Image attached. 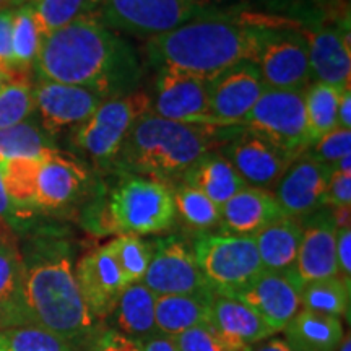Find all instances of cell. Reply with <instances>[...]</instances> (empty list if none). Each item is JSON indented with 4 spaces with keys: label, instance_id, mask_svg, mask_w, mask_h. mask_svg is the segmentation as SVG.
<instances>
[{
    "label": "cell",
    "instance_id": "cell-1",
    "mask_svg": "<svg viewBox=\"0 0 351 351\" xmlns=\"http://www.w3.org/2000/svg\"><path fill=\"white\" fill-rule=\"evenodd\" d=\"M34 70L38 78L88 88L104 99L132 93L140 77L134 49L90 13L41 39Z\"/></svg>",
    "mask_w": 351,
    "mask_h": 351
},
{
    "label": "cell",
    "instance_id": "cell-2",
    "mask_svg": "<svg viewBox=\"0 0 351 351\" xmlns=\"http://www.w3.org/2000/svg\"><path fill=\"white\" fill-rule=\"evenodd\" d=\"M20 256L23 300L32 324L82 350L93 339L96 322L78 289L72 245L46 232L26 241Z\"/></svg>",
    "mask_w": 351,
    "mask_h": 351
},
{
    "label": "cell",
    "instance_id": "cell-3",
    "mask_svg": "<svg viewBox=\"0 0 351 351\" xmlns=\"http://www.w3.org/2000/svg\"><path fill=\"white\" fill-rule=\"evenodd\" d=\"M270 21L230 19L215 13L148 39L152 62L161 70L212 80L243 62H256L262 33Z\"/></svg>",
    "mask_w": 351,
    "mask_h": 351
},
{
    "label": "cell",
    "instance_id": "cell-4",
    "mask_svg": "<svg viewBox=\"0 0 351 351\" xmlns=\"http://www.w3.org/2000/svg\"><path fill=\"white\" fill-rule=\"evenodd\" d=\"M221 130L223 127L186 124L148 112L130 130L121 153L130 169L165 182L186 176L210 150L226 143L230 135Z\"/></svg>",
    "mask_w": 351,
    "mask_h": 351
},
{
    "label": "cell",
    "instance_id": "cell-5",
    "mask_svg": "<svg viewBox=\"0 0 351 351\" xmlns=\"http://www.w3.org/2000/svg\"><path fill=\"white\" fill-rule=\"evenodd\" d=\"M111 231L147 236L169 230L176 219L173 191L156 179L130 178L112 191L108 204Z\"/></svg>",
    "mask_w": 351,
    "mask_h": 351
},
{
    "label": "cell",
    "instance_id": "cell-6",
    "mask_svg": "<svg viewBox=\"0 0 351 351\" xmlns=\"http://www.w3.org/2000/svg\"><path fill=\"white\" fill-rule=\"evenodd\" d=\"M101 23L116 32L152 39L210 15L205 0H98Z\"/></svg>",
    "mask_w": 351,
    "mask_h": 351
},
{
    "label": "cell",
    "instance_id": "cell-7",
    "mask_svg": "<svg viewBox=\"0 0 351 351\" xmlns=\"http://www.w3.org/2000/svg\"><path fill=\"white\" fill-rule=\"evenodd\" d=\"M192 251L210 288L221 295L244 288L263 271L254 238L202 232Z\"/></svg>",
    "mask_w": 351,
    "mask_h": 351
},
{
    "label": "cell",
    "instance_id": "cell-8",
    "mask_svg": "<svg viewBox=\"0 0 351 351\" xmlns=\"http://www.w3.org/2000/svg\"><path fill=\"white\" fill-rule=\"evenodd\" d=\"M244 129L265 138L293 158L311 148L307 132L304 90L287 91L267 88L245 116Z\"/></svg>",
    "mask_w": 351,
    "mask_h": 351
},
{
    "label": "cell",
    "instance_id": "cell-9",
    "mask_svg": "<svg viewBox=\"0 0 351 351\" xmlns=\"http://www.w3.org/2000/svg\"><path fill=\"white\" fill-rule=\"evenodd\" d=\"M152 101L143 91L104 99L82 125L75 143L98 163H108L121 153L122 145L140 117L150 112Z\"/></svg>",
    "mask_w": 351,
    "mask_h": 351
},
{
    "label": "cell",
    "instance_id": "cell-10",
    "mask_svg": "<svg viewBox=\"0 0 351 351\" xmlns=\"http://www.w3.org/2000/svg\"><path fill=\"white\" fill-rule=\"evenodd\" d=\"M256 67L267 88L302 91L311 82L304 33L282 21H270L262 33Z\"/></svg>",
    "mask_w": 351,
    "mask_h": 351
},
{
    "label": "cell",
    "instance_id": "cell-11",
    "mask_svg": "<svg viewBox=\"0 0 351 351\" xmlns=\"http://www.w3.org/2000/svg\"><path fill=\"white\" fill-rule=\"evenodd\" d=\"M152 244V261L142 280L150 291L156 296L213 293L186 241L169 236Z\"/></svg>",
    "mask_w": 351,
    "mask_h": 351
},
{
    "label": "cell",
    "instance_id": "cell-12",
    "mask_svg": "<svg viewBox=\"0 0 351 351\" xmlns=\"http://www.w3.org/2000/svg\"><path fill=\"white\" fill-rule=\"evenodd\" d=\"M267 90L252 62H243L208 80L210 117L215 127L243 125L251 109Z\"/></svg>",
    "mask_w": 351,
    "mask_h": 351
},
{
    "label": "cell",
    "instance_id": "cell-13",
    "mask_svg": "<svg viewBox=\"0 0 351 351\" xmlns=\"http://www.w3.org/2000/svg\"><path fill=\"white\" fill-rule=\"evenodd\" d=\"M33 91L34 106L47 135L82 125L104 101L103 96L88 88L64 85L44 78H38Z\"/></svg>",
    "mask_w": 351,
    "mask_h": 351
},
{
    "label": "cell",
    "instance_id": "cell-14",
    "mask_svg": "<svg viewBox=\"0 0 351 351\" xmlns=\"http://www.w3.org/2000/svg\"><path fill=\"white\" fill-rule=\"evenodd\" d=\"M230 296L244 302L275 333L283 332L301 311L300 288L288 271L263 270L251 283Z\"/></svg>",
    "mask_w": 351,
    "mask_h": 351
},
{
    "label": "cell",
    "instance_id": "cell-15",
    "mask_svg": "<svg viewBox=\"0 0 351 351\" xmlns=\"http://www.w3.org/2000/svg\"><path fill=\"white\" fill-rule=\"evenodd\" d=\"M249 187L269 189L278 184L282 176L296 158L285 153L249 130H243L231 138L221 153Z\"/></svg>",
    "mask_w": 351,
    "mask_h": 351
},
{
    "label": "cell",
    "instance_id": "cell-16",
    "mask_svg": "<svg viewBox=\"0 0 351 351\" xmlns=\"http://www.w3.org/2000/svg\"><path fill=\"white\" fill-rule=\"evenodd\" d=\"M75 280L95 322L111 317L122 291L127 288V282L108 245L85 254L77 262Z\"/></svg>",
    "mask_w": 351,
    "mask_h": 351
},
{
    "label": "cell",
    "instance_id": "cell-17",
    "mask_svg": "<svg viewBox=\"0 0 351 351\" xmlns=\"http://www.w3.org/2000/svg\"><path fill=\"white\" fill-rule=\"evenodd\" d=\"M298 288L317 280L339 276L337 225L332 212H314L302 225V238L295 267L288 271Z\"/></svg>",
    "mask_w": 351,
    "mask_h": 351
},
{
    "label": "cell",
    "instance_id": "cell-18",
    "mask_svg": "<svg viewBox=\"0 0 351 351\" xmlns=\"http://www.w3.org/2000/svg\"><path fill=\"white\" fill-rule=\"evenodd\" d=\"M155 114L176 122L215 127L210 117L208 80L161 70L156 83Z\"/></svg>",
    "mask_w": 351,
    "mask_h": 351
},
{
    "label": "cell",
    "instance_id": "cell-19",
    "mask_svg": "<svg viewBox=\"0 0 351 351\" xmlns=\"http://www.w3.org/2000/svg\"><path fill=\"white\" fill-rule=\"evenodd\" d=\"M207 328L228 351H245L276 335L244 302L215 291L210 296Z\"/></svg>",
    "mask_w": 351,
    "mask_h": 351
},
{
    "label": "cell",
    "instance_id": "cell-20",
    "mask_svg": "<svg viewBox=\"0 0 351 351\" xmlns=\"http://www.w3.org/2000/svg\"><path fill=\"white\" fill-rule=\"evenodd\" d=\"M333 173L330 165L306 156L289 166L276 184L275 199L287 217H309L326 205V191Z\"/></svg>",
    "mask_w": 351,
    "mask_h": 351
},
{
    "label": "cell",
    "instance_id": "cell-21",
    "mask_svg": "<svg viewBox=\"0 0 351 351\" xmlns=\"http://www.w3.org/2000/svg\"><path fill=\"white\" fill-rule=\"evenodd\" d=\"M86 179V171L80 165L57 152L43 158L34 195V210L60 212L70 207L85 191Z\"/></svg>",
    "mask_w": 351,
    "mask_h": 351
},
{
    "label": "cell",
    "instance_id": "cell-22",
    "mask_svg": "<svg viewBox=\"0 0 351 351\" xmlns=\"http://www.w3.org/2000/svg\"><path fill=\"white\" fill-rule=\"evenodd\" d=\"M282 217L287 215L271 192L247 186L219 207L218 226L223 234L254 238Z\"/></svg>",
    "mask_w": 351,
    "mask_h": 351
},
{
    "label": "cell",
    "instance_id": "cell-23",
    "mask_svg": "<svg viewBox=\"0 0 351 351\" xmlns=\"http://www.w3.org/2000/svg\"><path fill=\"white\" fill-rule=\"evenodd\" d=\"M309 51L311 75L340 91L351 90L350 39L335 28L304 32Z\"/></svg>",
    "mask_w": 351,
    "mask_h": 351
},
{
    "label": "cell",
    "instance_id": "cell-24",
    "mask_svg": "<svg viewBox=\"0 0 351 351\" xmlns=\"http://www.w3.org/2000/svg\"><path fill=\"white\" fill-rule=\"evenodd\" d=\"M155 302L156 295L142 282L127 285L111 314L112 328L137 341L158 335Z\"/></svg>",
    "mask_w": 351,
    "mask_h": 351
},
{
    "label": "cell",
    "instance_id": "cell-25",
    "mask_svg": "<svg viewBox=\"0 0 351 351\" xmlns=\"http://www.w3.org/2000/svg\"><path fill=\"white\" fill-rule=\"evenodd\" d=\"M283 333L295 351H337L346 335L341 319L306 309L293 317Z\"/></svg>",
    "mask_w": 351,
    "mask_h": 351
},
{
    "label": "cell",
    "instance_id": "cell-26",
    "mask_svg": "<svg viewBox=\"0 0 351 351\" xmlns=\"http://www.w3.org/2000/svg\"><path fill=\"white\" fill-rule=\"evenodd\" d=\"M302 238L296 218L282 217L254 236L263 270L289 271L295 267Z\"/></svg>",
    "mask_w": 351,
    "mask_h": 351
},
{
    "label": "cell",
    "instance_id": "cell-27",
    "mask_svg": "<svg viewBox=\"0 0 351 351\" xmlns=\"http://www.w3.org/2000/svg\"><path fill=\"white\" fill-rule=\"evenodd\" d=\"M210 295L156 296L155 320L158 333L174 337L195 327H207Z\"/></svg>",
    "mask_w": 351,
    "mask_h": 351
},
{
    "label": "cell",
    "instance_id": "cell-28",
    "mask_svg": "<svg viewBox=\"0 0 351 351\" xmlns=\"http://www.w3.org/2000/svg\"><path fill=\"white\" fill-rule=\"evenodd\" d=\"M184 178H186L184 182L199 189L202 194L207 195L218 207L247 187L238 171L232 168V165L221 153L205 155L187 171Z\"/></svg>",
    "mask_w": 351,
    "mask_h": 351
},
{
    "label": "cell",
    "instance_id": "cell-29",
    "mask_svg": "<svg viewBox=\"0 0 351 351\" xmlns=\"http://www.w3.org/2000/svg\"><path fill=\"white\" fill-rule=\"evenodd\" d=\"M41 161L39 158H15L0 163L3 187L19 219L28 218L34 212V195Z\"/></svg>",
    "mask_w": 351,
    "mask_h": 351
},
{
    "label": "cell",
    "instance_id": "cell-30",
    "mask_svg": "<svg viewBox=\"0 0 351 351\" xmlns=\"http://www.w3.org/2000/svg\"><path fill=\"white\" fill-rule=\"evenodd\" d=\"M0 307L19 320L32 324L23 300V265L19 247L12 239L0 241Z\"/></svg>",
    "mask_w": 351,
    "mask_h": 351
},
{
    "label": "cell",
    "instance_id": "cell-31",
    "mask_svg": "<svg viewBox=\"0 0 351 351\" xmlns=\"http://www.w3.org/2000/svg\"><path fill=\"white\" fill-rule=\"evenodd\" d=\"M56 153L49 135L33 122L0 129V163L15 158H43Z\"/></svg>",
    "mask_w": 351,
    "mask_h": 351
},
{
    "label": "cell",
    "instance_id": "cell-32",
    "mask_svg": "<svg viewBox=\"0 0 351 351\" xmlns=\"http://www.w3.org/2000/svg\"><path fill=\"white\" fill-rule=\"evenodd\" d=\"M341 93L343 91L326 85L322 82H315L307 90H304L306 119L311 147L328 132L339 127L337 112H339V101Z\"/></svg>",
    "mask_w": 351,
    "mask_h": 351
},
{
    "label": "cell",
    "instance_id": "cell-33",
    "mask_svg": "<svg viewBox=\"0 0 351 351\" xmlns=\"http://www.w3.org/2000/svg\"><path fill=\"white\" fill-rule=\"evenodd\" d=\"M351 287L340 276L306 283L300 291L301 309L332 317H350Z\"/></svg>",
    "mask_w": 351,
    "mask_h": 351
},
{
    "label": "cell",
    "instance_id": "cell-34",
    "mask_svg": "<svg viewBox=\"0 0 351 351\" xmlns=\"http://www.w3.org/2000/svg\"><path fill=\"white\" fill-rule=\"evenodd\" d=\"M39 36L36 21L29 5L13 7V26H12V52L13 70L20 73H29L36 62Z\"/></svg>",
    "mask_w": 351,
    "mask_h": 351
},
{
    "label": "cell",
    "instance_id": "cell-35",
    "mask_svg": "<svg viewBox=\"0 0 351 351\" xmlns=\"http://www.w3.org/2000/svg\"><path fill=\"white\" fill-rule=\"evenodd\" d=\"M0 351H78L47 328L26 324L0 330Z\"/></svg>",
    "mask_w": 351,
    "mask_h": 351
},
{
    "label": "cell",
    "instance_id": "cell-36",
    "mask_svg": "<svg viewBox=\"0 0 351 351\" xmlns=\"http://www.w3.org/2000/svg\"><path fill=\"white\" fill-rule=\"evenodd\" d=\"M114 261L119 265L127 285L140 283L150 265L153 244L134 234H121L106 244Z\"/></svg>",
    "mask_w": 351,
    "mask_h": 351
},
{
    "label": "cell",
    "instance_id": "cell-37",
    "mask_svg": "<svg viewBox=\"0 0 351 351\" xmlns=\"http://www.w3.org/2000/svg\"><path fill=\"white\" fill-rule=\"evenodd\" d=\"M36 111L29 73H16L0 88V129L25 122Z\"/></svg>",
    "mask_w": 351,
    "mask_h": 351
},
{
    "label": "cell",
    "instance_id": "cell-38",
    "mask_svg": "<svg viewBox=\"0 0 351 351\" xmlns=\"http://www.w3.org/2000/svg\"><path fill=\"white\" fill-rule=\"evenodd\" d=\"M173 197L176 215H179L187 226L207 231L219 225V207L199 189L184 182L173 192Z\"/></svg>",
    "mask_w": 351,
    "mask_h": 351
},
{
    "label": "cell",
    "instance_id": "cell-39",
    "mask_svg": "<svg viewBox=\"0 0 351 351\" xmlns=\"http://www.w3.org/2000/svg\"><path fill=\"white\" fill-rule=\"evenodd\" d=\"M96 5V0H36L29 3L41 39L56 29L86 15Z\"/></svg>",
    "mask_w": 351,
    "mask_h": 351
},
{
    "label": "cell",
    "instance_id": "cell-40",
    "mask_svg": "<svg viewBox=\"0 0 351 351\" xmlns=\"http://www.w3.org/2000/svg\"><path fill=\"white\" fill-rule=\"evenodd\" d=\"M351 155V130L333 129L313 145V152L307 156L324 165H335L341 158Z\"/></svg>",
    "mask_w": 351,
    "mask_h": 351
},
{
    "label": "cell",
    "instance_id": "cell-41",
    "mask_svg": "<svg viewBox=\"0 0 351 351\" xmlns=\"http://www.w3.org/2000/svg\"><path fill=\"white\" fill-rule=\"evenodd\" d=\"M179 351H228L207 327H195L174 337Z\"/></svg>",
    "mask_w": 351,
    "mask_h": 351
},
{
    "label": "cell",
    "instance_id": "cell-42",
    "mask_svg": "<svg viewBox=\"0 0 351 351\" xmlns=\"http://www.w3.org/2000/svg\"><path fill=\"white\" fill-rule=\"evenodd\" d=\"M90 351H143L142 341L125 337L116 328L109 327L103 332L95 333L88 343Z\"/></svg>",
    "mask_w": 351,
    "mask_h": 351
},
{
    "label": "cell",
    "instance_id": "cell-43",
    "mask_svg": "<svg viewBox=\"0 0 351 351\" xmlns=\"http://www.w3.org/2000/svg\"><path fill=\"white\" fill-rule=\"evenodd\" d=\"M333 208L351 207V173L333 171L326 191V205Z\"/></svg>",
    "mask_w": 351,
    "mask_h": 351
},
{
    "label": "cell",
    "instance_id": "cell-44",
    "mask_svg": "<svg viewBox=\"0 0 351 351\" xmlns=\"http://www.w3.org/2000/svg\"><path fill=\"white\" fill-rule=\"evenodd\" d=\"M337 269L339 276L351 287V230L350 226L337 228Z\"/></svg>",
    "mask_w": 351,
    "mask_h": 351
},
{
    "label": "cell",
    "instance_id": "cell-45",
    "mask_svg": "<svg viewBox=\"0 0 351 351\" xmlns=\"http://www.w3.org/2000/svg\"><path fill=\"white\" fill-rule=\"evenodd\" d=\"M19 221L15 208L8 199L5 187H3L2 173H0V239H12L10 226Z\"/></svg>",
    "mask_w": 351,
    "mask_h": 351
},
{
    "label": "cell",
    "instance_id": "cell-46",
    "mask_svg": "<svg viewBox=\"0 0 351 351\" xmlns=\"http://www.w3.org/2000/svg\"><path fill=\"white\" fill-rule=\"evenodd\" d=\"M337 122H339L340 129L351 130V90L343 91V93L340 95Z\"/></svg>",
    "mask_w": 351,
    "mask_h": 351
},
{
    "label": "cell",
    "instance_id": "cell-47",
    "mask_svg": "<svg viewBox=\"0 0 351 351\" xmlns=\"http://www.w3.org/2000/svg\"><path fill=\"white\" fill-rule=\"evenodd\" d=\"M142 350L143 351H179L178 346H176L174 340L171 337L158 335L152 337V339L142 341Z\"/></svg>",
    "mask_w": 351,
    "mask_h": 351
},
{
    "label": "cell",
    "instance_id": "cell-48",
    "mask_svg": "<svg viewBox=\"0 0 351 351\" xmlns=\"http://www.w3.org/2000/svg\"><path fill=\"white\" fill-rule=\"evenodd\" d=\"M245 351H295L288 345V341L282 337H270V339L261 341V343L251 346Z\"/></svg>",
    "mask_w": 351,
    "mask_h": 351
},
{
    "label": "cell",
    "instance_id": "cell-49",
    "mask_svg": "<svg viewBox=\"0 0 351 351\" xmlns=\"http://www.w3.org/2000/svg\"><path fill=\"white\" fill-rule=\"evenodd\" d=\"M13 326H20L19 320L13 317L12 314H8L3 307H0V330L7 327H13Z\"/></svg>",
    "mask_w": 351,
    "mask_h": 351
},
{
    "label": "cell",
    "instance_id": "cell-50",
    "mask_svg": "<svg viewBox=\"0 0 351 351\" xmlns=\"http://www.w3.org/2000/svg\"><path fill=\"white\" fill-rule=\"evenodd\" d=\"M337 351H351V339H350L348 333L345 335L343 341H341V345L339 346V350H337Z\"/></svg>",
    "mask_w": 351,
    "mask_h": 351
},
{
    "label": "cell",
    "instance_id": "cell-51",
    "mask_svg": "<svg viewBox=\"0 0 351 351\" xmlns=\"http://www.w3.org/2000/svg\"><path fill=\"white\" fill-rule=\"evenodd\" d=\"M15 75H16V73H15ZM15 75H8V73H3V72H0V88H2L3 85H5V83L10 82L12 78L15 77Z\"/></svg>",
    "mask_w": 351,
    "mask_h": 351
},
{
    "label": "cell",
    "instance_id": "cell-52",
    "mask_svg": "<svg viewBox=\"0 0 351 351\" xmlns=\"http://www.w3.org/2000/svg\"><path fill=\"white\" fill-rule=\"evenodd\" d=\"M36 2V0H12V7H21V5H29V3Z\"/></svg>",
    "mask_w": 351,
    "mask_h": 351
},
{
    "label": "cell",
    "instance_id": "cell-53",
    "mask_svg": "<svg viewBox=\"0 0 351 351\" xmlns=\"http://www.w3.org/2000/svg\"><path fill=\"white\" fill-rule=\"evenodd\" d=\"M8 7H12V0H0V10H2V8H8Z\"/></svg>",
    "mask_w": 351,
    "mask_h": 351
},
{
    "label": "cell",
    "instance_id": "cell-54",
    "mask_svg": "<svg viewBox=\"0 0 351 351\" xmlns=\"http://www.w3.org/2000/svg\"><path fill=\"white\" fill-rule=\"evenodd\" d=\"M96 3H98V0H96Z\"/></svg>",
    "mask_w": 351,
    "mask_h": 351
},
{
    "label": "cell",
    "instance_id": "cell-55",
    "mask_svg": "<svg viewBox=\"0 0 351 351\" xmlns=\"http://www.w3.org/2000/svg\"><path fill=\"white\" fill-rule=\"evenodd\" d=\"M0 241H2V239H0Z\"/></svg>",
    "mask_w": 351,
    "mask_h": 351
}]
</instances>
